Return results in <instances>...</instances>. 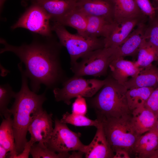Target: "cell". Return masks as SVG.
I'll use <instances>...</instances> for the list:
<instances>
[{"mask_svg": "<svg viewBox=\"0 0 158 158\" xmlns=\"http://www.w3.org/2000/svg\"><path fill=\"white\" fill-rule=\"evenodd\" d=\"M112 0L114 5L115 22L145 16L139 9L134 0Z\"/></svg>", "mask_w": 158, "mask_h": 158, "instance_id": "obj_21", "label": "cell"}, {"mask_svg": "<svg viewBox=\"0 0 158 158\" xmlns=\"http://www.w3.org/2000/svg\"><path fill=\"white\" fill-rule=\"evenodd\" d=\"M106 81V79H85L75 77L64 83L62 88H54L53 92L56 101H62L69 105L73 98L79 96L92 97L101 89Z\"/></svg>", "mask_w": 158, "mask_h": 158, "instance_id": "obj_7", "label": "cell"}, {"mask_svg": "<svg viewBox=\"0 0 158 158\" xmlns=\"http://www.w3.org/2000/svg\"><path fill=\"white\" fill-rule=\"evenodd\" d=\"M130 154L127 151L120 150L116 151L114 153L113 158H129Z\"/></svg>", "mask_w": 158, "mask_h": 158, "instance_id": "obj_34", "label": "cell"}, {"mask_svg": "<svg viewBox=\"0 0 158 158\" xmlns=\"http://www.w3.org/2000/svg\"><path fill=\"white\" fill-rule=\"evenodd\" d=\"M34 34L30 43L20 46L10 44L1 38L0 43L4 47L0 49V53L11 52L19 58L25 65L24 72L30 79L31 90L37 93L41 84L50 88L60 79L59 56L62 46L53 36L46 37Z\"/></svg>", "mask_w": 158, "mask_h": 158, "instance_id": "obj_1", "label": "cell"}, {"mask_svg": "<svg viewBox=\"0 0 158 158\" xmlns=\"http://www.w3.org/2000/svg\"><path fill=\"white\" fill-rule=\"evenodd\" d=\"M54 22L73 28L77 30L78 34L89 38L86 35L87 15L76 8L57 22Z\"/></svg>", "mask_w": 158, "mask_h": 158, "instance_id": "obj_23", "label": "cell"}, {"mask_svg": "<svg viewBox=\"0 0 158 158\" xmlns=\"http://www.w3.org/2000/svg\"><path fill=\"white\" fill-rule=\"evenodd\" d=\"M50 20V16L41 6L36 3H32L11 28L13 30L24 28L35 34L51 37L53 35Z\"/></svg>", "mask_w": 158, "mask_h": 158, "instance_id": "obj_9", "label": "cell"}, {"mask_svg": "<svg viewBox=\"0 0 158 158\" xmlns=\"http://www.w3.org/2000/svg\"><path fill=\"white\" fill-rule=\"evenodd\" d=\"M109 67L112 77L123 84L130 79L129 78L136 76L143 68L138 67L135 62L125 60L123 57L114 59Z\"/></svg>", "mask_w": 158, "mask_h": 158, "instance_id": "obj_16", "label": "cell"}, {"mask_svg": "<svg viewBox=\"0 0 158 158\" xmlns=\"http://www.w3.org/2000/svg\"><path fill=\"white\" fill-rule=\"evenodd\" d=\"M149 20L145 32L144 39L158 48V12L157 11L156 15L153 19Z\"/></svg>", "mask_w": 158, "mask_h": 158, "instance_id": "obj_29", "label": "cell"}, {"mask_svg": "<svg viewBox=\"0 0 158 158\" xmlns=\"http://www.w3.org/2000/svg\"><path fill=\"white\" fill-rule=\"evenodd\" d=\"M22 0V1L23 2H25L26 1V0Z\"/></svg>", "mask_w": 158, "mask_h": 158, "instance_id": "obj_42", "label": "cell"}, {"mask_svg": "<svg viewBox=\"0 0 158 158\" xmlns=\"http://www.w3.org/2000/svg\"><path fill=\"white\" fill-rule=\"evenodd\" d=\"M142 13L148 17L149 20L153 19L156 16L157 11L149 0H134Z\"/></svg>", "mask_w": 158, "mask_h": 158, "instance_id": "obj_30", "label": "cell"}, {"mask_svg": "<svg viewBox=\"0 0 158 158\" xmlns=\"http://www.w3.org/2000/svg\"><path fill=\"white\" fill-rule=\"evenodd\" d=\"M137 60L135 62L139 68H144L152 64L158 59V48L145 39L140 47L137 54Z\"/></svg>", "mask_w": 158, "mask_h": 158, "instance_id": "obj_25", "label": "cell"}, {"mask_svg": "<svg viewBox=\"0 0 158 158\" xmlns=\"http://www.w3.org/2000/svg\"><path fill=\"white\" fill-rule=\"evenodd\" d=\"M144 107L157 117L158 116V87L154 89L150 95Z\"/></svg>", "mask_w": 158, "mask_h": 158, "instance_id": "obj_31", "label": "cell"}, {"mask_svg": "<svg viewBox=\"0 0 158 158\" xmlns=\"http://www.w3.org/2000/svg\"><path fill=\"white\" fill-rule=\"evenodd\" d=\"M151 158H158V150L153 154Z\"/></svg>", "mask_w": 158, "mask_h": 158, "instance_id": "obj_39", "label": "cell"}, {"mask_svg": "<svg viewBox=\"0 0 158 158\" xmlns=\"http://www.w3.org/2000/svg\"><path fill=\"white\" fill-rule=\"evenodd\" d=\"M158 67L152 64L143 68L135 76L123 84L128 90L139 87H158Z\"/></svg>", "mask_w": 158, "mask_h": 158, "instance_id": "obj_18", "label": "cell"}, {"mask_svg": "<svg viewBox=\"0 0 158 158\" xmlns=\"http://www.w3.org/2000/svg\"><path fill=\"white\" fill-rule=\"evenodd\" d=\"M77 0H36V3L48 13L53 22H56L75 9Z\"/></svg>", "mask_w": 158, "mask_h": 158, "instance_id": "obj_15", "label": "cell"}, {"mask_svg": "<svg viewBox=\"0 0 158 158\" xmlns=\"http://www.w3.org/2000/svg\"><path fill=\"white\" fill-rule=\"evenodd\" d=\"M153 4L154 6L156 8L157 11L158 12V0H154Z\"/></svg>", "mask_w": 158, "mask_h": 158, "instance_id": "obj_38", "label": "cell"}, {"mask_svg": "<svg viewBox=\"0 0 158 158\" xmlns=\"http://www.w3.org/2000/svg\"><path fill=\"white\" fill-rule=\"evenodd\" d=\"M116 48L104 47L88 52L74 64L73 72L75 77L85 75L99 76L105 74L114 59Z\"/></svg>", "mask_w": 158, "mask_h": 158, "instance_id": "obj_6", "label": "cell"}, {"mask_svg": "<svg viewBox=\"0 0 158 158\" xmlns=\"http://www.w3.org/2000/svg\"><path fill=\"white\" fill-rule=\"evenodd\" d=\"M131 115L133 124L139 135L150 131L157 119V117L144 106L133 110Z\"/></svg>", "mask_w": 158, "mask_h": 158, "instance_id": "obj_19", "label": "cell"}, {"mask_svg": "<svg viewBox=\"0 0 158 158\" xmlns=\"http://www.w3.org/2000/svg\"><path fill=\"white\" fill-rule=\"evenodd\" d=\"M150 131L158 132V118H157L156 121L154 126Z\"/></svg>", "mask_w": 158, "mask_h": 158, "instance_id": "obj_37", "label": "cell"}, {"mask_svg": "<svg viewBox=\"0 0 158 158\" xmlns=\"http://www.w3.org/2000/svg\"><path fill=\"white\" fill-rule=\"evenodd\" d=\"M106 80L105 84L93 100L97 118H118L131 114L128 103L126 87L112 77Z\"/></svg>", "mask_w": 158, "mask_h": 158, "instance_id": "obj_3", "label": "cell"}, {"mask_svg": "<svg viewBox=\"0 0 158 158\" xmlns=\"http://www.w3.org/2000/svg\"><path fill=\"white\" fill-rule=\"evenodd\" d=\"M98 119L102 124L107 141L114 153L122 150L130 154H132L134 145L140 135L133 124L131 113L118 118Z\"/></svg>", "mask_w": 158, "mask_h": 158, "instance_id": "obj_4", "label": "cell"}, {"mask_svg": "<svg viewBox=\"0 0 158 158\" xmlns=\"http://www.w3.org/2000/svg\"><path fill=\"white\" fill-rule=\"evenodd\" d=\"M87 112V106L85 99L83 96H78L73 104L72 113L85 115Z\"/></svg>", "mask_w": 158, "mask_h": 158, "instance_id": "obj_32", "label": "cell"}, {"mask_svg": "<svg viewBox=\"0 0 158 158\" xmlns=\"http://www.w3.org/2000/svg\"><path fill=\"white\" fill-rule=\"evenodd\" d=\"M83 154H84L83 153L80 151L77 152H73L71 154L70 158H81L82 157Z\"/></svg>", "mask_w": 158, "mask_h": 158, "instance_id": "obj_36", "label": "cell"}, {"mask_svg": "<svg viewBox=\"0 0 158 158\" xmlns=\"http://www.w3.org/2000/svg\"><path fill=\"white\" fill-rule=\"evenodd\" d=\"M76 8L87 16L102 17L114 22L112 0H78Z\"/></svg>", "mask_w": 158, "mask_h": 158, "instance_id": "obj_12", "label": "cell"}, {"mask_svg": "<svg viewBox=\"0 0 158 158\" xmlns=\"http://www.w3.org/2000/svg\"><path fill=\"white\" fill-rule=\"evenodd\" d=\"M66 124L57 118L55 119L52 135L46 146L59 153L77 151L84 154L86 145H84L80 140L81 134L72 131Z\"/></svg>", "mask_w": 158, "mask_h": 158, "instance_id": "obj_8", "label": "cell"}, {"mask_svg": "<svg viewBox=\"0 0 158 158\" xmlns=\"http://www.w3.org/2000/svg\"><path fill=\"white\" fill-rule=\"evenodd\" d=\"M146 16H143L114 22L109 35L104 38V47L114 48L118 47L125 41L134 28L145 20Z\"/></svg>", "mask_w": 158, "mask_h": 158, "instance_id": "obj_10", "label": "cell"}, {"mask_svg": "<svg viewBox=\"0 0 158 158\" xmlns=\"http://www.w3.org/2000/svg\"><path fill=\"white\" fill-rule=\"evenodd\" d=\"M26 0V1H28L29 0V1H31V3H32V2H34V1H35L36 0Z\"/></svg>", "mask_w": 158, "mask_h": 158, "instance_id": "obj_40", "label": "cell"}, {"mask_svg": "<svg viewBox=\"0 0 158 158\" xmlns=\"http://www.w3.org/2000/svg\"><path fill=\"white\" fill-rule=\"evenodd\" d=\"M78 0H77V1H78Z\"/></svg>", "mask_w": 158, "mask_h": 158, "instance_id": "obj_46", "label": "cell"}, {"mask_svg": "<svg viewBox=\"0 0 158 158\" xmlns=\"http://www.w3.org/2000/svg\"><path fill=\"white\" fill-rule=\"evenodd\" d=\"M157 80H158V78Z\"/></svg>", "mask_w": 158, "mask_h": 158, "instance_id": "obj_45", "label": "cell"}, {"mask_svg": "<svg viewBox=\"0 0 158 158\" xmlns=\"http://www.w3.org/2000/svg\"><path fill=\"white\" fill-rule=\"evenodd\" d=\"M146 26L145 20L137 26L125 41L116 48L114 59L137 55L138 49L145 39L144 35Z\"/></svg>", "mask_w": 158, "mask_h": 158, "instance_id": "obj_13", "label": "cell"}, {"mask_svg": "<svg viewBox=\"0 0 158 158\" xmlns=\"http://www.w3.org/2000/svg\"><path fill=\"white\" fill-rule=\"evenodd\" d=\"M8 152V151L5 148L0 145V158H6Z\"/></svg>", "mask_w": 158, "mask_h": 158, "instance_id": "obj_35", "label": "cell"}, {"mask_svg": "<svg viewBox=\"0 0 158 158\" xmlns=\"http://www.w3.org/2000/svg\"><path fill=\"white\" fill-rule=\"evenodd\" d=\"M61 121L64 123L70 124L77 126H94L96 128L100 121L97 118L95 120L89 119L85 115L66 112L62 115Z\"/></svg>", "mask_w": 158, "mask_h": 158, "instance_id": "obj_27", "label": "cell"}, {"mask_svg": "<svg viewBox=\"0 0 158 158\" xmlns=\"http://www.w3.org/2000/svg\"><path fill=\"white\" fill-rule=\"evenodd\" d=\"M97 128L95 135L92 141L86 146L84 153L85 157L113 158L114 153L107 141L101 122Z\"/></svg>", "mask_w": 158, "mask_h": 158, "instance_id": "obj_14", "label": "cell"}, {"mask_svg": "<svg viewBox=\"0 0 158 158\" xmlns=\"http://www.w3.org/2000/svg\"><path fill=\"white\" fill-rule=\"evenodd\" d=\"M52 114H48L43 109L33 118L28 128L30 139L34 142L46 145L51 138L54 128L52 126Z\"/></svg>", "mask_w": 158, "mask_h": 158, "instance_id": "obj_11", "label": "cell"}, {"mask_svg": "<svg viewBox=\"0 0 158 158\" xmlns=\"http://www.w3.org/2000/svg\"><path fill=\"white\" fill-rule=\"evenodd\" d=\"M34 142L31 139L28 141L22 152L18 154L16 158H28L29 157L31 147Z\"/></svg>", "mask_w": 158, "mask_h": 158, "instance_id": "obj_33", "label": "cell"}, {"mask_svg": "<svg viewBox=\"0 0 158 158\" xmlns=\"http://www.w3.org/2000/svg\"><path fill=\"white\" fill-rule=\"evenodd\" d=\"M16 93L8 84L0 85V115L1 117H11L12 115L8 106L11 99L14 98Z\"/></svg>", "mask_w": 158, "mask_h": 158, "instance_id": "obj_26", "label": "cell"}, {"mask_svg": "<svg viewBox=\"0 0 158 158\" xmlns=\"http://www.w3.org/2000/svg\"><path fill=\"white\" fill-rule=\"evenodd\" d=\"M0 145L9 152L8 158H16L17 155L11 117L3 118L0 126Z\"/></svg>", "mask_w": 158, "mask_h": 158, "instance_id": "obj_22", "label": "cell"}, {"mask_svg": "<svg viewBox=\"0 0 158 158\" xmlns=\"http://www.w3.org/2000/svg\"><path fill=\"white\" fill-rule=\"evenodd\" d=\"M157 118H158V116H157Z\"/></svg>", "mask_w": 158, "mask_h": 158, "instance_id": "obj_43", "label": "cell"}, {"mask_svg": "<svg viewBox=\"0 0 158 158\" xmlns=\"http://www.w3.org/2000/svg\"><path fill=\"white\" fill-rule=\"evenodd\" d=\"M87 16V37L92 38L107 37L112 30L114 22L102 17Z\"/></svg>", "mask_w": 158, "mask_h": 158, "instance_id": "obj_20", "label": "cell"}, {"mask_svg": "<svg viewBox=\"0 0 158 158\" xmlns=\"http://www.w3.org/2000/svg\"><path fill=\"white\" fill-rule=\"evenodd\" d=\"M18 67L21 75V86L9 109L13 116V129L17 155L22 152L28 142L26 135L29 125L35 116L43 109L42 105L46 100V90L40 95L31 90L22 64L18 65Z\"/></svg>", "mask_w": 158, "mask_h": 158, "instance_id": "obj_2", "label": "cell"}, {"mask_svg": "<svg viewBox=\"0 0 158 158\" xmlns=\"http://www.w3.org/2000/svg\"><path fill=\"white\" fill-rule=\"evenodd\" d=\"M155 62L156 64H158V59L157 60L155 61Z\"/></svg>", "mask_w": 158, "mask_h": 158, "instance_id": "obj_41", "label": "cell"}, {"mask_svg": "<svg viewBox=\"0 0 158 158\" xmlns=\"http://www.w3.org/2000/svg\"><path fill=\"white\" fill-rule=\"evenodd\" d=\"M155 0L158 1V0Z\"/></svg>", "mask_w": 158, "mask_h": 158, "instance_id": "obj_44", "label": "cell"}, {"mask_svg": "<svg viewBox=\"0 0 158 158\" xmlns=\"http://www.w3.org/2000/svg\"><path fill=\"white\" fill-rule=\"evenodd\" d=\"M51 28L60 44L66 49L73 64L88 52L104 47V38H85L78 34H73L65 26L56 22H53Z\"/></svg>", "mask_w": 158, "mask_h": 158, "instance_id": "obj_5", "label": "cell"}, {"mask_svg": "<svg viewBox=\"0 0 158 158\" xmlns=\"http://www.w3.org/2000/svg\"><path fill=\"white\" fill-rule=\"evenodd\" d=\"M30 154L33 158H70L68 153H56L48 148L45 145L38 142L33 144Z\"/></svg>", "mask_w": 158, "mask_h": 158, "instance_id": "obj_28", "label": "cell"}, {"mask_svg": "<svg viewBox=\"0 0 158 158\" xmlns=\"http://www.w3.org/2000/svg\"><path fill=\"white\" fill-rule=\"evenodd\" d=\"M155 88L152 87H139L128 90L127 97L129 109L132 112L145 104Z\"/></svg>", "mask_w": 158, "mask_h": 158, "instance_id": "obj_24", "label": "cell"}, {"mask_svg": "<svg viewBox=\"0 0 158 158\" xmlns=\"http://www.w3.org/2000/svg\"><path fill=\"white\" fill-rule=\"evenodd\" d=\"M158 150V132L150 131L140 135L133 147L132 154L136 158H151Z\"/></svg>", "mask_w": 158, "mask_h": 158, "instance_id": "obj_17", "label": "cell"}]
</instances>
